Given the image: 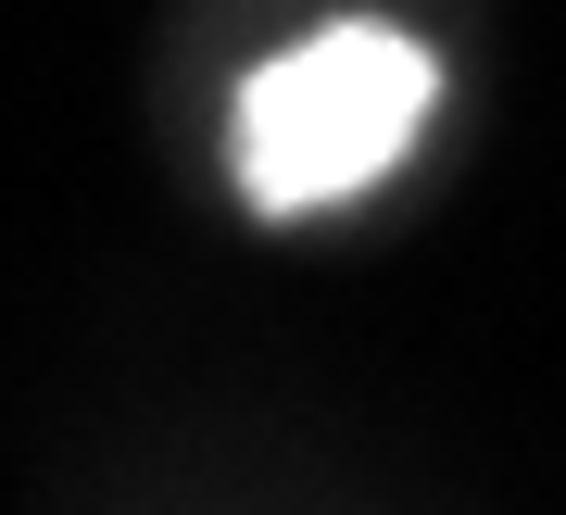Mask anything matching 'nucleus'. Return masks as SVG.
Listing matches in <instances>:
<instances>
[{
    "instance_id": "obj_1",
    "label": "nucleus",
    "mask_w": 566,
    "mask_h": 515,
    "mask_svg": "<svg viewBox=\"0 0 566 515\" xmlns=\"http://www.w3.org/2000/svg\"><path fill=\"white\" fill-rule=\"evenodd\" d=\"M428 114H441V51L378 25V13H340V25H315V39H290L277 63L240 76L227 177H240L252 214H327V201L378 189L416 151Z\"/></svg>"
}]
</instances>
